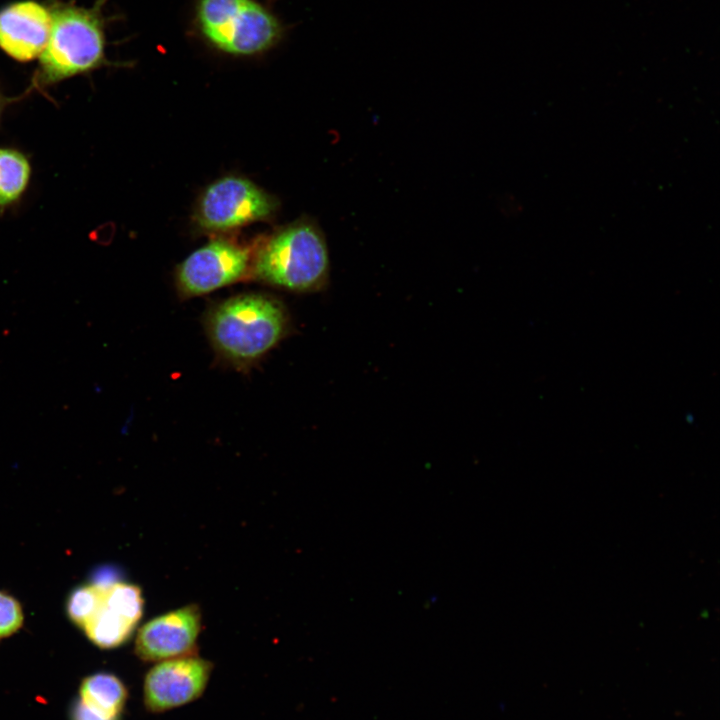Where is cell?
Masks as SVG:
<instances>
[{
	"instance_id": "1",
	"label": "cell",
	"mask_w": 720,
	"mask_h": 720,
	"mask_svg": "<svg viewBox=\"0 0 720 720\" xmlns=\"http://www.w3.org/2000/svg\"><path fill=\"white\" fill-rule=\"evenodd\" d=\"M205 328L220 359L235 368L247 369L286 337L290 320L278 299L246 293L212 306Z\"/></svg>"
},
{
	"instance_id": "2",
	"label": "cell",
	"mask_w": 720,
	"mask_h": 720,
	"mask_svg": "<svg viewBox=\"0 0 720 720\" xmlns=\"http://www.w3.org/2000/svg\"><path fill=\"white\" fill-rule=\"evenodd\" d=\"M108 0H96L89 7L74 2L48 0L51 28L47 44L39 56L33 83L50 86L76 75L111 65L106 57L103 7Z\"/></svg>"
},
{
	"instance_id": "3",
	"label": "cell",
	"mask_w": 720,
	"mask_h": 720,
	"mask_svg": "<svg viewBox=\"0 0 720 720\" xmlns=\"http://www.w3.org/2000/svg\"><path fill=\"white\" fill-rule=\"evenodd\" d=\"M324 234L310 218L290 223L253 249L250 278L293 292L322 290L329 280Z\"/></svg>"
},
{
	"instance_id": "4",
	"label": "cell",
	"mask_w": 720,
	"mask_h": 720,
	"mask_svg": "<svg viewBox=\"0 0 720 720\" xmlns=\"http://www.w3.org/2000/svg\"><path fill=\"white\" fill-rule=\"evenodd\" d=\"M195 23L211 47L238 57L269 50L283 33L279 19L256 0H196Z\"/></svg>"
},
{
	"instance_id": "5",
	"label": "cell",
	"mask_w": 720,
	"mask_h": 720,
	"mask_svg": "<svg viewBox=\"0 0 720 720\" xmlns=\"http://www.w3.org/2000/svg\"><path fill=\"white\" fill-rule=\"evenodd\" d=\"M278 207V200L251 180L228 175L217 179L201 193L194 220L203 231L225 233L270 220Z\"/></svg>"
},
{
	"instance_id": "6",
	"label": "cell",
	"mask_w": 720,
	"mask_h": 720,
	"mask_svg": "<svg viewBox=\"0 0 720 720\" xmlns=\"http://www.w3.org/2000/svg\"><path fill=\"white\" fill-rule=\"evenodd\" d=\"M253 249L236 241L215 238L188 255L176 268L180 297L203 296L250 277Z\"/></svg>"
},
{
	"instance_id": "7",
	"label": "cell",
	"mask_w": 720,
	"mask_h": 720,
	"mask_svg": "<svg viewBox=\"0 0 720 720\" xmlns=\"http://www.w3.org/2000/svg\"><path fill=\"white\" fill-rule=\"evenodd\" d=\"M213 665L196 655L157 662L144 678L143 700L151 713H162L197 700L204 693Z\"/></svg>"
},
{
	"instance_id": "8",
	"label": "cell",
	"mask_w": 720,
	"mask_h": 720,
	"mask_svg": "<svg viewBox=\"0 0 720 720\" xmlns=\"http://www.w3.org/2000/svg\"><path fill=\"white\" fill-rule=\"evenodd\" d=\"M200 629V610L194 604L160 615L139 629L135 653L146 662L194 655Z\"/></svg>"
},
{
	"instance_id": "9",
	"label": "cell",
	"mask_w": 720,
	"mask_h": 720,
	"mask_svg": "<svg viewBox=\"0 0 720 720\" xmlns=\"http://www.w3.org/2000/svg\"><path fill=\"white\" fill-rule=\"evenodd\" d=\"M51 28L48 5L20 0L0 9V49L19 62L39 58Z\"/></svg>"
},
{
	"instance_id": "10",
	"label": "cell",
	"mask_w": 720,
	"mask_h": 720,
	"mask_svg": "<svg viewBox=\"0 0 720 720\" xmlns=\"http://www.w3.org/2000/svg\"><path fill=\"white\" fill-rule=\"evenodd\" d=\"M128 698L125 684L110 673H95L83 679L79 700L107 717L120 719Z\"/></svg>"
},
{
	"instance_id": "11",
	"label": "cell",
	"mask_w": 720,
	"mask_h": 720,
	"mask_svg": "<svg viewBox=\"0 0 720 720\" xmlns=\"http://www.w3.org/2000/svg\"><path fill=\"white\" fill-rule=\"evenodd\" d=\"M31 177V164L21 151L0 148V209H5L25 193Z\"/></svg>"
},
{
	"instance_id": "12",
	"label": "cell",
	"mask_w": 720,
	"mask_h": 720,
	"mask_svg": "<svg viewBox=\"0 0 720 720\" xmlns=\"http://www.w3.org/2000/svg\"><path fill=\"white\" fill-rule=\"evenodd\" d=\"M135 626L110 610L103 602L83 630L95 645L108 649L123 644L131 636Z\"/></svg>"
},
{
	"instance_id": "13",
	"label": "cell",
	"mask_w": 720,
	"mask_h": 720,
	"mask_svg": "<svg viewBox=\"0 0 720 720\" xmlns=\"http://www.w3.org/2000/svg\"><path fill=\"white\" fill-rule=\"evenodd\" d=\"M104 604L134 625L143 614L144 601L141 590L136 585L115 583L105 591Z\"/></svg>"
},
{
	"instance_id": "14",
	"label": "cell",
	"mask_w": 720,
	"mask_h": 720,
	"mask_svg": "<svg viewBox=\"0 0 720 720\" xmlns=\"http://www.w3.org/2000/svg\"><path fill=\"white\" fill-rule=\"evenodd\" d=\"M105 591L93 584L76 588L67 603L70 619L83 629L103 605Z\"/></svg>"
},
{
	"instance_id": "15",
	"label": "cell",
	"mask_w": 720,
	"mask_h": 720,
	"mask_svg": "<svg viewBox=\"0 0 720 720\" xmlns=\"http://www.w3.org/2000/svg\"><path fill=\"white\" fill-rule=\"evenodd\" d=\"M23 623V612L19 602L0 591V639L15 633Z\"/></svg>"
},
{
	"instance_id": "16",
	"label": "cell",
	"mask_w": 720,
	"mask_h": 720,
	"mask_svg": "<svg viewBox=\"0 0 720 720\" xmlns=\"http://www.w3.org/2000/svg\"><path fill=\"white\" fill-rule=\"evenodd\" d=\"M71 720H120L115 718L107 717L101 713H98L86 705H84L79 699L76 700L71 710Z\"/></svg>"
},
{
	"instance_id": "17",
	"label": "cell",
	"mask_w": 720,
	"mask_h": 720,
	"mask_svg": "<svg viewBox=\"0 0 720 720\" xmlns=\"http://www.w3.org/2000/svg\"><path fill=\"white\" fill-rule=\"evenodd\" d=\"M8 102H9V100L7 98H5L0 92V119H1V116L3 113V110H4L5 106L8 104Z\"/></svg>"
}]
</instances>
